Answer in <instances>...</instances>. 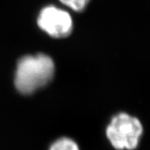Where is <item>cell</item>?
<instances>
[{"mask_svg":"<svg viewBox=\"0 0 150 150\" xmlns=\"http://www.w3.org/2000/svg\"><path fill=\"white\" fill-rule=\"evenodd\" d=\"M55 66L54 60L43 54L28 55L18 60L14 84L23 94H31L52 81Z\"/></svg>","mask_w":150,"mask_h":150,"instance_id":"6da1fadb","label":"cell"},{"mask_svg":"<svg viewBox=\"0 0 150 150\" xmlns=\"http://www.w3.org/2000/svg\"><path fill=\"white\" fill-rule=\"evenodd\" d=\"M144 125L139 118L127 112H118L106 128V136L116 150H135L144 134Z\"/></svg>","mask_w":150,"mask_h":150,"instance_id":"7a4b0ae2","label":"cell"},{"mask_svg":"<svg viewBox=\"0 0 150 150\" xmlns=\"http://www.w3.org/2000/svg\"><path fill=\"white\" fill-rule=\"evenodd\" d=\"M38 24L43 31L56 38L68 37L74 28L69 13L55 6L43 8L38 18Z\"/></svg>","mask_w":150,"mask_h":150,"instance_id":"3957f363","label":"cell"},{"mask_svg":"<svg viewBox=\"0 0 150 150\" xmlns=\"http://www.w3.org/2000/svg\"><path fill=\"white\" fill-rule=\"evenodd\" d=\"M49 150H79V148L73 139L61 138L51 145Z\"/></svg>","mask_w":150,"mask_h":150,"instance_id":"277c9868","label":"cell"},{"mask_svg":"<svg viewBox=\"0 0 150 150\" xmlns=\"http://www.w3.org/2000/svg\"><path fill=\"white\" fill-rule=\"evenodd\" d=\"M63 4L76 12H82L85 9L90 0H59Z\"/></svg>","mask_w":150,"mask_h":150,"instance_id":"5b68a950","label":"cell"}]
</instances>
